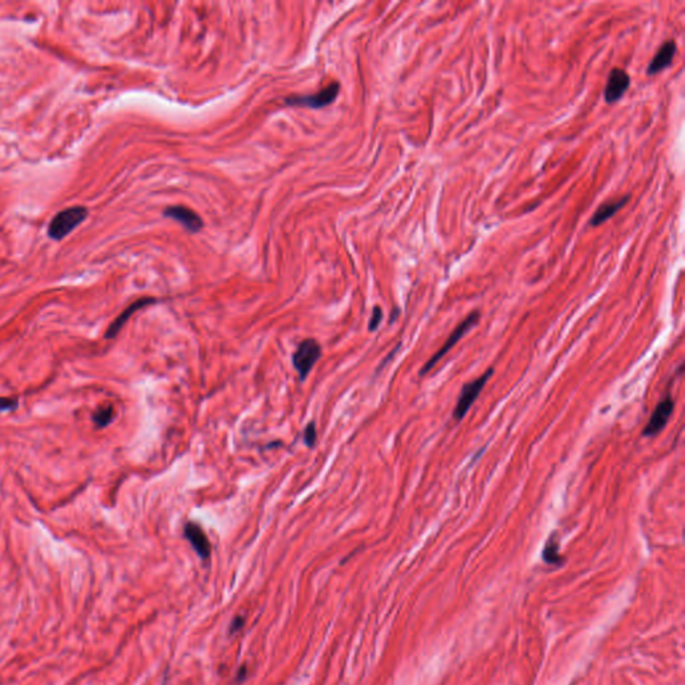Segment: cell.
<instances>
[{
  "label": "cell",
  "instance_id": "obj_16",
  "mask_svg": "<svg viewBox=\"0 0 685 685\" xmlns=\"http://www.w3.org/2000/svg\"><path fill=\"white\" fill-rule=\"evenodd\" d=\"M382 319H383V311H382V308L380 307H375L373 311V317H371L370 324H368V329L370 331H375L379 327V324H380Z\"/></svg>",
  "mask_w": 685,
  "mask_h": 685
},
{
  "label": "cell",
  "instance_id": "obj_4",
  "mask_svg": "<svg viewBox=\"0 0 685 685\" xmlns=\"http://www.w3.org/2000/svg\"><path fill=\"white\" fill-rule=\"evenodd\" d=\"M322 356V347L317 340L305 339L302 340L295 351L292 359L296 371L300 375L301 380H305L311 373L313 366Z\"/></svg>",
  "mask_w": 685,
  "mask_h": 685
},
{
  "label": "cell",
  "instance_id": "obj_2",
  "mask_svg": "<svg viewBox=\"0 0 685 685\" xmlns=\"http://www.w3.org/2000/svg\"><path fill=\"white\" fill-rule=\"evenodd\" d=\"M493 373L494 368L490 367L486 373H482L481 376H478L475 380L469 382L462 387L460 394L458 397L457 406H455L454 414H453L455 421H460L466 417V414L469 412V409L474 404V402L481 395L482 390L485 388V385L489 382V379Z\"/></svg>",
  "mask_w": 685,
  "mask_h": 685
},
{
  "label": "cell",
  "instance_id": "obj_13",
  "mask_svg": "<svg viewBox=\"0 0 685 685\" xmlns=\"http://www.w3.org/2000/svg\"><path fill=\"white\" fill-rule=\"evenodd\" d=\"M542 560L549 565H561L564 561L562 555L560 554V545L557 540H554L553 536L546 542L542 550Z\"/></svg>",
  "mask_w": 685,
  "mask_h": 685
},
{
  "label": "cell",
  "instance_id": "obj_6",
  "mask_svg": "<svg viewBox=\"0 0 685 685\" xmlns=\"http://www.w3.org/2000/svg\"><path fill=\"white\" fill-rule=\"evenodd\" d=\"M674 409V400L671 394H667V397L662 399V402L657 404V407L650 415V421L647 423L645 429L642 430V436L650 438L656 436L657 434L662 433L664 427L672 417Z\"/></svg>",
  "mask_w": 685,
  "mask_h": 685
},
{
  "label": "cell",
  "instance_id": "obj_14",
  "mask_svg": "<svg viewBox=\"0 0 685 685\" xmlns=\"http://www.w3.org/2000/svg\"><path fill=\"white\" fill-rule=\"evenodd\" d=\"M113 419H114V409H113L111 404H106V406L99 407V409H96V414L93 415V421L96 423L98 429L106 427Z\"/></svg>",
  "mask_w": 685,
  "mask_h": 685
},
{
  "label": "cell",
  "instance_id": "obj_3",
  "mask_svg": "<svg viewBox=\"0 0 685 685\" xmlns=\"http://www.w3.org/2000/svg\"><path fill=\"white\" fill-rule=\"evenodd\" d=\"M480 317H481V316H480V312H478V311H474V312L470 313L469 316H468V317H466V319H465L462 323H459V324L455 327V329H454V331L450 334V336L447 337L445 344H443L441 349H438V351L434 353L433 356H431V359H429V361H427V363H426V364L421 367V376L426 375L427 373H430V371L433 370L434 366H435L438 361H441V359L445 356L446 353H447L450 349H453V347L457 344L458 341H459L462 337L465 336V335L469 332L471 328H474L475 325L478 324Z\"/></svg>",
  "mask_w": 685,
  "mask_h": 685
},
{
  "label": "cell",
  "instance_id": "obj_11",
  "mask_svg": "<svg viewBox=\"0 0 685 685\" xmlns=\"http://www.w3.org/2000/svg\"><path fill=\"white\" fill-rule=\"evenodd\" d=\"M629 198H630V196L626 194L624 197H620V198H616V200H612V201L604 203L594 212L593 217L590 218L589 225H591V227H600L605 221H608L611 217H613L629 201Z\"/></svg>",
  "mask_w": 685,
  "mask_h": 685
},
{
  "label": "cell",
  "instance_id": "obj_7",
  "mask_svg": "<svg viewBox=\"0 0 685 685\" xmlns=\"http://www.w3.org/2000/svg\"><path fill=\"white\" fill-rule=\"evenodd\" d=\"M629 84H630V77L628 75V72L618 67L613 69L609 72V77H608V82L605 87V101L608 103H614L620 101L625 94L626 90L629 89Z\"/></svg>",
  "mask_w": 685,
  "mask_h": 685
},
{
  "label": "cell",
  "instance_id": "obj_9",
  "mask_svg": "<svg viewBox=\"0 0 685 685\" xmlns=\"http://www.w3.org/2000/svg\"><path fill=\"white\" fill-rule=\"evenodd\" d=\"M183 533H185V538L191 542L196 553L198 554L203 560H208L212 554V545L208 540L203 528L194 522H188L185 525Z\"/></svg>",
  "mask_w": 685,
  "mask_h": 685
},
{
  "label": "cell",
  "instance_id": "obj_17",
  "mask_svg": "<svg viewBox=\"0 0 685 685\" xmlns=\"http://www.w3.org/2000/svg\"><path fill=\"white\" fill-rule=\"evenodd\" d=\"M18 409V399L16 397H0V412L1 411H13Z\"/></svg>",
  "mask_w": 685,
  "mask_h": 685
},
{
  "label": "cell",
  "instance_id": "obj_10",
  "mask_svg": "<svg viewBox=\"0 0 685 685\" xmlns=\"http://www.w3.org/2000/svg\"><path fill=\"white\" fill-rule=\"evenodd\" d=\"M676 50H677V45H676L674 40L665 42L662 47L659 48V51L656 52L655 58L650 60L647 74L648 75H656L657 72H662L664 69L669 67L674 62Z\"/></svg>",
  "mask_w": 685,
  "mask_h": 685
},
{
  "label": "cell",
  "instance_id": "obj_1",
  "mask_svg": "<svg viewBox=\"0 0 685 685\" xmlns=\"http://www.w3.org/2000/svg\"><path fill=\"white\" fill-rule=\"evenodd\" d=\"M87 217V209L84 206H72L60 212L54 217L48 225V236L52 240L60 241L70 234L74 229Z\"/></svg>",
  "mask_w": 685,
  "mask_h": 685
},
{
  "label": "cell",
  "instance_id": "obj_18",
  "mask_svg": "<svg viewBox=\"0 0 685 685\" xmlns=\"http://www.w3.org/2000/svg\"><path fill=\"white\" fill-rule=\"evenodd\" d=\"M242 624H244V620H242L241 617H237V618L234 620V623H233V626H232V629H230V630H232V632H234L237 628H241Z\"/></svg>",
  "mask_w": 685,
  "mask_h": 685
},
{
  "label": "cell",
  "instance_id": "obj_5",
  "mask_svg": "<svg viewBox=\"0 0 685 685\" xmlns=\"http://www.w3.org/2000/svg\"><path fill=\"white\" fill-rule=\"evenodd\" d=\"M340 91V84L337 82L327 86L323 90H320L316 94L302 96H289L285 101V103L289 106H307L311 108H322L331 105L335 102Z\"/></svg>",
  "mask_w": 685,
  "mask_h": 685
},
{
  "label": "cell",
  "instance_id": "obj_15",
  "mask_svg": "<svg viewBox=\"0 0 685 685\" xmlns=\"http://www.w3.org/2000/svg\"><path fill=\"white\" fill-rule=\"evenodd\" d=\"M317 439V431H316V424L315 421H310V424L304 430V442L308 447L312 448Z\"/></svg>",
  "mask_w": 685,
  "mask_h": 685
},
{
  "label": "cell",
  "instance_id": "obj_8",
  "mask_svg": "<svg viewBox=\"0 0 685 685\" xmlns=\"http://www.w3.org/2000/svg\"><path fill=\"white\" fill-rule=\"evenodd\" d=\"M164 216L179 221L180 224H182L183 228L188 229L189 232H193V233L200 232L204 227L203 218L186 206H181V205L169 206L164 210Z\"/></svg>",
  "mask_w": 685,
  "mask_h": 685
},
{
  "label": "cell",
  "instance_id": "obj_12",
  "mask_svg": "<svg viewBox=\"0 0 685 685\" xmlns=\"http://www.w3.org/2000/svg\"><path fill=\"white\" fill-rule=\"evenodd\" d=\"M156 299H153V298H145V299H140V300L132 302V305H129V307H128V308H126L123 312L120 313V316H118V317H117V319H115V320L111 323V325L108 327V332H106V339H113V337H115V335L120 332V328H122V327L125 325V323H126V322L130 319V316H132V313L137 312L138 310L144 308V307L149 305V304H153V302H156Z\"/></svg>",
  "mask_w": 685,
  "mask_h": 685
}]
</instances>
